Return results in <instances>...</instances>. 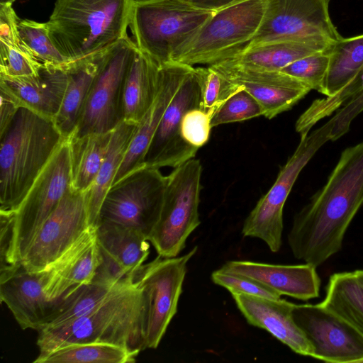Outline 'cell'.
Here are the masks:
<instances>
[{
    "label": "cell",
    "mask_w": 363,
    "mask_h": 363,
    "mask_svg": "<svg viewBox=\"0 0 363 363\" xmlns=\"http://www.w3.org/2000/svg\"><path fill=\"white\" fill-rule=\"evenodd\" d=\"M363 206V140L345 149L325 185L294 216L288 235L294 256L315 267L342 249Z\"/></svg>",
    "instance_id": "1"
},
{
    "label": "cell",
    "mask_w": 363,
    "mask_h": 363,
    "mask_svg": "<svg viewBox=\"0 0 363 363\" xmlns=\"http://www.w3.org/2000/svg\"><path fill=\"white\" fill-rule=\"evenodd\" d=\"M40 362L58 347L101 342L139 354L145 350V303L134 273L122 279L111 294L82 317L67 324L38 331Z\"/></svg>",
    "instance_id": "2"
},
{
    "label": "cell",
    "mask_w": 363,
    "mask_h": 363,
    "mask_svg": "<svg viewBox=\"0 0 363 363\" xmlns=\"http://www.w3.org/2000/svg\"><path fill=\"white\" fill-rule=\"evenodd\" d=\"M0 138V211H16L65 138L53 120L21 107Z\"/></svg>",
    "instance_id": "3"
},
{
    "label": "cell",
    "mask_w": 363,
    "mask_h": 363,
    "mask_svg": "<svg viewBox=\"0 0 363 363\" xmlns=\"http://www.w3.org/2000/svg\"><path fill=\"white\" fill-rule=\"evenodd\" d=\"M135 0H56L49 35L72 62L101 52L127 35Z\"/></svg>",
    "instance_id": "4"
},
{
    "label": "cell",
    "mask_w": 363,
    "mask_h": 363,
    "mask_svg": "<svg viewBox=\"0 0 363 363\" xmlns=\"http://www.w3.org/2000/svg\"><path fill=\"white\" fill-rule=\"evenodd\" d=\"M349 128L346 116L340 109L324 125L301 136L296 149L280 169L274 184L245 220L244 236L262 240L273 252L280 250L284 206L299 174L323 145L338 139Z\"/></svg>",
    "instance_id": "5"
},
{
    "label": "cell",
    "mask_w": 363,
    "mask_h": 363,
    "mask_svg": "<svg viewBox=\"0 0 363 363\" xmlns=\"http://www.w3.org/2000/svg\"><path fill=\"white\" fill-rule=\"evenodd\" d=\"M213 13L181 0H135L129 27L138 48L162 66L174 62Z\"/></svg>",
    "instance_id": "6"
},
{
    "label": "cell",
    "mask_w": 363,
    "mask_h": 363,
    "mask_svg": "<svg viewBox=\"0 0 363 363\" xmlns=\"http://www.w3.org/2000/svg\"><path fill=\"white\" fill-rule=\"evenodd\" d=\"M266 6L267 0H242L215 11L174 62L209 66L235 56L257 33Z\"/></svg>",
    "instance_id": "7"
},
{
    "label": "cell",
    "mask_w": 363,
    "mask_h": 363,
    "mask_svg": "<svg viewBox=\"0 0 363 363\" xmlns=\"http://www.w3.org/2000/svg\"><path fill=\"white\" fill-rule=\"evenodd\" d=\"M201 172L200 161L192 158L174 168L167 176L160 215L148 238L162 257L178 256L188 237L201 223Z\"/></svg>",
    "instance_id": "8"
},
{
    "label": "cell",
    "mask_w": 363,
    "mask_h": 363,
    "mask_svg": "<svg viewBox=\"0 0 363 363\" xmlns=\"http://www.w3.org/2000/svg\"><path fill=\"white\" fill-rule=\"evenodd\" d=\"M167 184V176L159 168L143 164L135 169L111 186L99 220L133 228L148 240L160 215Z\"/></svg>",
    "instance_id": "9"
},
{
    "label": "cell",
    "mask_w": 363,
    "mask_h": 363,
    "mask_svg": "<svg viewBox=\"0 0 363 363\" xmlns=\"http://www.w3.org/2000/svg\"><path fill=\"white\" fill-rule=\"evenodd\" d=\"M137 50L134 40L126 35L104 50L99 71L72 135L111 132L122 121V86Z\"/></svg>",
    "instance_id": "10"
},
{
    "label": "cell",
    "mask_w": 363,
    "mask_h": 363,
    "mask_svg": "<svg viewBox=\"0 0 363 363\" xmlns=\"http://www.w3.org/2000/svg\"><path fill=\"white\" fill-rule=\"evenodd\" d=\"M196 251V246L180 257L158 255L135 272L134 281L142 289L145 303V349L158 347L176 314L186 264Z\"/></svg>",
    "instance_id": "11"
},
{
    "label": "cell",
    "mask_w": 363,
    "mask_h": 363,
    "mask_svg": "<svg viewBox=\"0 0 363 363\" xmlns=\"http://www.w3.org/2000/svg\"><path fill=\"white\" fill-rule=\"evenodd\" d=\"M70 186L71 155L67 137L57 148L15 211V251L18 262L41 225Z\"/></svg>",
    "instance_id": "12"
},
{
    "label": "cell",
    "mask_w": 363,
    "mask_h": 363,
    "mask_svg": "<svg viewBox=\"0 0 363 363\" xmlns=\"http://www.w3.org/2000/svg\"><path fill=\"white\" fill-rule=\"evenodd\" d=\"M331 0H267L262 24L249 45L286 40L323 39L336 43L342 36L333 23Z\"/></svg>",
    "instance_id": "13"
},
{
    "label": "cell",
    "mask_w": 363,
    "mask_h": 363,
    "mask_svg": "<svg viewBox=\"0 0 363 363\" xmlns=\"http://www.w3.org/2000/svg\"><path fill=\"white\" fill-rule=\"evenodd\" d=\"M89 228L86 191L70 186L37 231L21 263L30 272L43 271Z\"/></svg>",
    "instance_id": "14"
},
{
    "label": "cell",
    "mask_w": 363,
    "mask_h": 363,
    "mask_svg": "<svg viewBox=\"0 0 363 363\" xmlns=\"http://www.w3.org/2000/svg\"><path fill=\"white\" fill-rule=\"evenodd\" d=\"M294 320L314 349L313 358L333 363L363 362V335L345 318L318 304H294Z\"/></svg>",
    "instance_id": "15"
},
{
    "label": "cell",
    "mask_w": 363,
    "mask_h": 363,
    "mask_svg": "<svg viewBox=\"0 0 363 363\" xmlns=\"http://www.w3.org/2000/svg\"><path fill=\"white\" fill-rule=\"evenodd\" d=\"M201 108L199 78L196 67L188 74L167 106L146 153L143 164L175 168L194 158L198 148L181 135V123L189 110Z\"/></svg>",
    "instance_id": "16"
},
{
    "label": "cell",
    "mask_w": 363,
    "mask_h": 363,
    "mask_svg": "<svg viewBox=\"0 0 363 363\" xmlns=\"http://www.w3.org/2000/svg\"><path fill=\"white\" fill-rule=\"evenodd\" d=\"M209 66L249 92L260 104L263 116L268 119L289 110L312 90L300 80L281 71L249 68L230 60Z\"/></svg>",
    "instance_id": "17"
},
{
    "label": "cell",
    "mask_w": 363,
    "mask_h": 363,
    "mask_svg": "<svg viewBox=\"0 0 363 363\" xmlns=\"http://www.w3.org/2000/svg\"><path fill=\"white\" fill-rule=\"evenodd\" d=\"M0 299L23 330L40 331L55 315L60 298L49 299L43 289L40 272H30L19 263L0 272Z\"/></svg>",
    "instance_id": "18"
},
{
    "label": "cell",
    "mask_w": 363,
    "mask_h": 363,
    "mask_svg": "<svg viewBox=\"0 0 363 363\" xmlns=\"http://www.w3.org/2000/svg\"><path fill=\"white\" fill-rule=\"evenodd\" d=\"M99 261L96 228L90 227L56 261L40 272L45 294L55 300L90 283Z\"/></svg>",
    "instance_id": "19"
},
{
    "label": "cell",
    "mask_w": 363,
    "mask_h": 363,
    "mask_svg": "<svg viewBox=\"0 0 363 363\" xmlns=\"http://www.w3.org/2000/svg\"><path fill=\"white\" fill-rule=\"evenodd\" d=\"M193 68L192 66L178 62H171L161 66L157 95L138 123L113 184L135 169L143 165L149 146L167 106Z\"/></svg>",
    "instance_id": "20"
},
{
    "label": "cell",
    "mask_w": 363,
    "mask_h": 363,
    "mask_svg": "<svg viewBox=\"0 0 363 363\" xmlns=\"http://www.w3.org/2000/svg\"><path fill=\"white\" fill-rule=\"evenodd\" d=\"M232 296L250 325L266 330L294 352L313 358L314 349L292 315L294 303L241 293Z\"/></svg>",
    "instance_id": "21"
},
{
    "label": "cell",
    "mask_w": 363,
    "mask_h": 363,
    "mask_svg": "<svg viewBox=\"0 0 363 363\" xmlns=\"http://www.w3.org/2000/svg\"><path fill=\"white\" fill-rule=\"evenodd\" d=\"M220 269L256 280L279 294L307 301L319 296L320 279L310 264L282 265L229 261Z\"/></svg>",
    "instance_id": "22"
},
{
    "label": "cell",
    "mask_w": 363,
    "mask_h": 363,
    "mask_svg": "<svg viewBox=\"0 0 363 363\" xmlns=\"http://www.w3.org/2000/svg\"><path fill=\"white\" fill-rule=\"evenodd\" d=\"M66 65H43L38 74L32 77H0V84L13 94L21 107L27 108L54 121L61 107L68 84Z\"/></svg>",
    "instance_id": "23"
},
{
    "label": "cell",
    "mask_w": 363,
    "mask_h": 363,
    "mask_svg": "<svg viewBox=\"0 0 363 363\" xmlns=\"http://www.w3.org/2000/svg\"><path fill=\"white\" fill-rule=\"evenodd\" d=\"M160 67L138 48L122 86V121L138 123L148 111L159 91Z\"/></svg>",
    "instance_id": "24"
},
{
    "label": "cell",
    "mask_w": 363,
    "mask_h": 363,
    "mask_svg": "<svg viewBox=\"0 0 363 363\" xmlns=\"http://www.w3.org/2000/svg\"><path fill=\"white\" fill-rule=\"evenodd\" d=\"M334 43L323 39L272 41L245 48L228 60L249 68L281 71L303 57L330 52Z\"/></svg>",
    "instance_id": "25"
},
{
    "label": "cell",
    "mask_w": 363,
    "mask_h": 363,
    "mask_svg": "<svg viewBox=\"0 0 363 363\" xmlns=\"http://www.w3.org/2000/svg\"><path fill=\"white\" fill-rule=\"evenodd\" d=\"M104 50L66 65L68 84L60 111L54 119L64 138L72 135L77 127L86 98L99 71Z\"/></svg>",
    "instance_id": "26"
},
{
    "label": "cell",
    "mask_w": 363,
    "mask_h": 363,
    "mask_svg": "<svg viewBox=\"0 0 363 363\" xmlns=\"http://www.w3.org/2000/svg\"><path fill=\"white\" fill-rule=\"evenodd\" d=\"M138 123L122 121L113 130L106 158L91 186L86 191L88 223L96 228L106 195L113 184Z\"/></svg>",
    "instance_id": "27"
},
{
    "label": "cell",
    "mask_w": 363,
    "mask_h": 363,
    "mask_svg": "<svg viewBox=\"0 0 363 363\" xmlns=\"http://www.w3.org/2000/svg\"><path fill=\"white\" fill-rule=\"evenodd\" d=\"M99 245L129 273H134L150 253L147 239L139 231L113 222L99 220L96 228Z\"/></svg>",
    "instance_id": "28"
},
{
    "label": "cell",
    "mask_w": 363,
    "mask_h": 363,
    "mask_svg": "<svg viewBox=\"0 0 363 363\" xmlns=\"http://www.w3.org/2000/svg\"><path fill=\"white\" fill-rule=\"evenodd\" d=\"M112 132L69 136L72 189L85 192L93 184L107 155Z\"/></svg>",
    "instance_id": "29"
},
{
    "label": "cell",
    "mask_w": 363,
    "mask_h": 363,
    "mask_svg": "<svg viewBox=\"0 0 363 363\" xmlns=\"http://www.w3.org/2000/svg\"><path fill=\"white\" fill-rule=\"evenodd\" d=\"M363 70V34L334 43L322 94L331 97L361 79Z\"/></svg>",
    "instance_id": "30"
},
{
    "label": "cell",
    "mask_w": 363,
    "mask_h": 363,
    "mask_svg": "<svg viewBox=\"0 0 363 363\" xmlns=\"http://www.w3.org/2000/svg\"><path fill=\"white\" fill-rule=\"evenodd\" d=\"M320 303L345 318L363 335V284L354 272L333 274Z\"/></svg>",
    "instance_id": "31"
},
{
    "label": "cell",
    "mask_w": 363,
    "mask_h": 363,
    "mask_svg": "<svg viewBox=\"0 0 363 363\" xmlns=\"http://www.w3.org/2000/svg\"><path fill=\"white\" fill-rule=\"evenodd\" d=\"M138 354L113 344L71 343L50 352L40 363H133Z\"/></svg>",
    "instance_id": "32"
},
{
    "label": "cell",
    "mask_w": 363,
    "mask_h": 363,
    "mask_svg": "<svg viewBox=\"0 0 363 363\" xmlns=\"http://www.w3.org/2000/svg\"><path fill=\"white\" fill-rule=\"evenodd\" d=\"M117 284L110 286L91 281L65 294L60 298L57 311L44 329L57 328L82 317L102 302Z\"/></svg>",
    "instance_id": "33"
},
{
    "label": "cell",
    "mask_w": 363,
    "mask_h": 363,
    "mask_svg": "<svg viewBox=\"0 0 363 363\" xmlns=\"http://www.w3.org/2000/svg\"><path fill=\"white\" fill-rule=\"evenodd\" d=\"M18 30L23 44L42 65L64 66L69 62L52 43L46 23L18 18Z\"/></svg>",
    "instance_id": "34"
},
{
    "label": "cell",
    "mask_w": 363,
    "mask_h": 363,
    "mask_svg": "<svg viewBox=\"0 0 363 363\" xmlns=\"http://www.w3.org/2000/svg\"><path fill=\"white\" fill-rule=\"evenodd\" d=\"M238 86V85H237ZM263 116L257 101L242 86L230 95L217 108L211 118V127L240 122Z\"/></svg>",
    "instance_id": "35"
},
{
    "label": "cell",
    "mask_w": 363,
    "mask_h": 363,
    "mask_svg": "<svg viewBox=\"0 0 363 363\" xmlns=\"http://www.w3.org/2000/svg\"><path fill=\"white\" fill-rule=\"evenodd\" d=\"M199 75L201 108L211 118L220 104L238 89V86L211 66L196 67Z\"/></svg>",
    "instance_id": "36"
},
{
    "label": "cell",
    "mask_w": 363,
    "mask_h": 363,
    "mask_svg": "<svg viewBox=\"0 0 363 363\" xmlns=\"http://www.w3.org/2000/svg\"><path fill=\"white\" fill-rule=\"evenodd\" d=\"M330 51L303 57L285 67L281 72L300 80L311 89L322 94L330 62Z\"/></svg>",
    "instance_id": "37"
},
{
    "label": "cell",
    "mask_w": 363,
    "mask_h": 363,
    "mask_svg": "<svg viewBox=\"0 0 363 363\" xmlns=\"http://www.w3.org/2000/svg\"><path fill=\"white\" fill-rule=\"evenodd\" d=\"M43 65L31 55L0 42V77L24 78L38 74Z\"/></svg>",
    "instance_id": "38"
},
{
    "label": "cell",
    "mask_w": 363,
    "mask_h": 363,
    "mask_svg": "<svg viewBox=\"0 0 363 363\" xmlns=\"http://www.w3.org/2000/svg\"><path fill=\"white\" fill-rule=\"evenodd\" d=\"M211 279L214 284L225 288L231 294L241 293L267 298H281L277 292L256 280L220 269L212 273Z\"/></svg>",
    "instance_id": "39"
},
{
    "label": "cell",
    "mask_w": 363,
    "mask_h": 363,
    "mask_svg": "<svg viewBox=\"0 0 363 363\" xmlns=\"http://www.w3.org/2000/svg\"><path fill=\"white\" fill-rule=\"evenodd\" d=\"M211 117L201 108L188 111L182 118L181 135L191 146L200 148L208 140Z\"/></svg>",
    "instance_id": "40"
},
{
    "label": "cell",
    "mask_w": 363,
    "mask_h": 363,
    "mask_svg": "<svg viewBox=\"0 0 363 363\" xmlns=\"http://www.w3.org/2000/svg\"><path fill=\"white\" fill-rule=\"evenodd\" d=\"M14 227L15 211H0V272L21 263L16 257Z\"/></svg>",
    "instance_id": "41"
},
{
    "label": "cell",
    "mask_w": 363,
    "mask_h": 363,
    "mask_svg": "<svg viewBox=\"0 0 363 363\" xmlns=\"http://www.w3.org/2000/svg\"><path fill=\"white\" fill-rule=\"evenodd\" d=\"M18 18L11 4H0V42L31 55L21 40L18 30Z\"/></svg>",
    "instance_id": "42"
},
{
    "label": "cell",
    "mask_w": 363,
    "mask_h": 363,
    "mask_svg": "<svg viewBox=\"0 0 363 363\" xmlns=\"http://www.w3.org/2000/svg\"><path fill=\"white\" fill-rule=\"evenodd\" d=\"M99 247L100 261L92 281L114 286L127 276L132 274L99 245Z\"/></svg>",
    "instance_id": "43"
},
{
    "label": "cell",
    "mask_w": 363,
    "mask_h": 363,
    "mask_svg": "<svg viewBox=\"0 0 363 363\" xmlns=\"http://www.w3.org/2000/svg\"><path fill=\"white\" fill-rule=\"evenodd\" d=\"M0 135L8 128L18 110L21 108L13 94L0 84Z\"/></svg>",
    "instance_id": "44"
},
{
    "label": "cell",
    "mask_w": 363,
    "mask_h": 363,
    "mask_svg": "<svg viewBox=\"0 0 363 363\" xmlns=\"http://www.w3.org/2000/svg\"><path fill=\"white\" fill-rule=\"evenodd\" d=\"M196 8L217 11L242 0H181Z\"/></svg>",
    "instance_id": "45"
},
{
    "label": "cell",
    "mask_w": 363,
    "mask_h": 363,
    "mask_svg": "<svg viewBox=\"0 0 363 363\" xmlns=\"http://www.w3.org/2000/svg\"><path fill=\"white\" fill-rule=\"evenodd\" d=\"M354 272L356 276L357 277L358 279L363 284V269H359V270H356Z\"/></svg>",
    "instance_id": "46"
},
{
    "label": "cell",
    "mask_w": 363,
    "mask_h": 363,
    "mask_svg": "<svg viewBox=\"0 0 363 363\" xmlns=\"http://www.w3.org/2000/svg\"><path fill=\"white\" fill-rule=\"evenodd\" d=\"M16 0H0V4H13Z\"/></svg>",
    "instance_id": "47"
},
{
    "label": "cell",
    "mask_w": 363,
    "mask_h": 363,
    "mask_svg": "<svg viewBox=\"0 0 363 363\" xmlns=\"http://www.w3.org/2000/svg\"><path fill=\"white\" fill-rule=\"evenodd\" d=\"M361 77L362 86V89H363V71L361 73V77Z\"/></svg>",
    "instance_id": "48"
},
{
    "label": "cell",
    "mask_w": 363,
    "mask_h": 363,
    "mask_svg": "<svg viewBox=\"0 0 363 363\" xmlns=\"http://www.w3.org/2000/svg\"><path fill=\"white\" fill-rule=\"evenodd\" d=\"M363 71V70H362Z\"/></svg>",
    "instance_id": "49"
}]
</instances>
